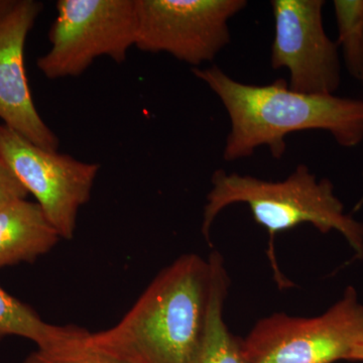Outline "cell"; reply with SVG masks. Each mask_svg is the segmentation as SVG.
I'll return each mask as SVG.
<instances>
[{"label": "cell", "mask_w": 363, "mask_h": 363, "mask_svg": "<svg viewBox=\"0 0 363 363\" xmlns=\"http://www.w3.org/2000/svg\"><path fill=\"white\" fill-rule=\"evenodd\" d=\"M192 72L228 114L224 161L247 159L260 147H269L274 159H283L286 136L300 131H326L346 149L363 142L362 99L296 92L283 79L267 85L247 84L217 66Z\"/></svg>", "instance_id": "cell-1"}, {"label": "cell", "mask_w": 363, "mask_h": 363, "mask_svg": "<svg viewBox=\"0 0 363 363\" xmlns=\"http://www.w3.org/2000/svg\"><path fill=\"white\" fill-rule=\"evenodd\" d=\"M213 283L209 257L181 255L118 323L93 336L133 363H192L206 329Z\"/></svg>", "instance_id": "cell-2"}, {"label": "cell", "mask_w": 363, "mask_h": 363, "mask_svg": "<svg viewBox=\"0 0 363 363\" xmlns=\"http://www.w3.org/2000/svg\"><path fill=\"white\" fill-rule=\"evenodd\" d=\"M203 211L202 234L210 243V233L222 210L243 203L253 219L269 235V257L279 285L286 286L274 257L277 235L310 224L322 234L336 231L343 236L358 259H363V223L345 212L328 179H318L306 164H298L285 180L267 181L250 175L217 169L211 179Z\"/></svg>", "instance_id": "cell-3"}, {"label": "cell", "mask_w": 363, "mask_h": 363, "mask_svg": "<svg viewBox=\"0 0 363 363\" xmlns=\"http://www.w3.org/2000/svg\"><path fill=\"white\" fill-rule=\"evenodd\" d=\"M362 343L363 304L350 286L319 316L274 313L259 320L242 350L247 363H334L355 362Z\"/></svg>", "instance_id": "cell-4"}, {"label": "cell", "mask_w": 363, "mask_h": 363, "mask_svg": "<svg viewBox=\"0 0 363 363\" xmlns=\"http://www.w3.org/2000/svg\"><path fill=\"white\" fill-rule=\"evenodd\" d=\"M51 48L38 59L45 78L78 77L94 60L123 63L138 33L136 0H59Z\"/></svg>", "instance_id": "cell-5"}, {"label": "cell", "mask_w": 363, "mask_h": 363, "mask_svg": "<svg viewBox=\"0 0 363 363\" xmlns=\"http://www.w3.org/2000/svg\"><path fill=\"white\" fill-rule=\"evenodd\" d=\"M247 0H136L135 47L189 65L212 62L230 44L229 21Z\"/></svg>", "instance_id": "cell-6"}, {"label": "cell", "mask_w": 363, "mask_h": 363, "mask_svg": "<svg viewBox=\"0 0 363 363\" xmlns=\"http://www.w3.org/2000/svg\"><path fill=\"white\" fill-rule=\"evenodd\" d=\"M0 157L35 198L61 240H73L79 210L90 200L100 164L42 149L4 124Z\"/></svg>", "instance_id": "cell-7"}, {"label": "cell", "mask_w": 363, "mask_h": 363, "mask_svg": "<svg viewBox=\"0 0 363 363\" xmlns=\"http://www.w3.org/2000/svg\"><path fill=\"white\" fill-rule=\"evenodd\" d=\"M324 0H272L271 65L285 69L291 90L335 95L341 85L340 52L325 30Z\"/></svg>", "instance_id": "cell-8"}, {"label": "cell", "mask_w": 363, "mask_h": 363, "mask_svg": "<svg viewBox=\"0 0 363 363\" xmlns=\"http://www.w3.org/2000/svg\"><path fill=\"white\" fill-rule=\"evenodd\" d=\"M42 9V2L20 0L0 21V118L33 145L58 152V136L35 108L25 68L26 40Z\"/></svg>", "instance_id": "cell-9"}, {"label": "cell", "mask_w": 363, "mask_h": 363, "mask_svg": "<svg viewBox=\"0 0 363 363\" xmlns=\"http://www.w3.org/2000/svg\"><path fill=\"white\" fill-rule=\"evenodd\" d=\"M60 240L37 202L20 200L0 211V267L33 262Z\"/></svg>", "instance_id": "cell-10"}, {"label": "cell", "mask_w": 363, "mask_h": 363, "mask_svg": "<svg viewBox=\"0 0 363 363\" xmlns=\"http://www.w3.org/2000/svg\"><path fill=\"white\" fill-rule=\"evenodd\" d=\"M229 277L223 262L214 264L213 294L204 335L192 363H247L242 338L233 335L224 321Z\"/></svg>", "instance_id": "cell-11"}, {"label": "cell", "mask_w": 363, "mask_h": 363, "mask_svg": "<svg viewBox=\"0 0 363 363\" xmlns=\"http://www.w3.org/2000/svg\"><path fill=\"white\" fill-rule=\"evenodd\" d=\"M86 329L47 323L35 310L6 293L0 286V339L18 336L35 343L38 348L50 347L82 335Z\"/></svg>", "instance_id": "cell-12"}, {"label": "cell", "mask_w": 363, "mask_h": 363, "mask_svg": "<svg viewBox=\"0 0 363 363\" xmlns=\"http://www.w3.org/2000/svg\"><path fill=\"white\" fill-rule=\"evenodd\" d=\"M23 363H133L86 331L78 337L30 352Z\"/></svg>", "instance_id": "cell-13"}, {"label": "cell", "mask_w": 363, "mask_h": 363, "mask_svg": "<svg viewBox=\"0 0 363 363\" xmlns=\"http://www.w3.org/2000/svg\"><path fill=\"white\" fill-rule=\"evenodd\" d=\"M338 48L348 73L359 81L363 52V0H335Z\"/></svg>", "instance_id": "cell-14"}, {"label": "cell", "mask_w": 363, "mask_h": 363, "mask_svg": "<svg viewBox=\"0 0 363 363\" xmlns=\"http://www.w3.org/2000/svg\"><path fill=\"white\" fill-rule=\"evenodd\" d=\"M28 195V191L18 177L0 157V211L14 202L26 199Z\"/></svg>", "instance_id": "cell-15"}, {"label": "cell", "mask_w": 363, "mask_h": 363, "mask_svg": "<svg viewBox=\"0 0 363 363\" xmlns=\"http://www.w3.org/2000/svg\"><path fill=\"white\" fill-rule=\"evenodd\" d=\"M20 0H0V21L18 6Z\"/></svg>", "instance_id": "cell-16"}, {"label": "cell", "mask_w": 363, "mask_h": 363, "mask_svg": "<svg viewBox=\"0 0 363 363\" xmlns=\"http://www.w3.org/2000/svg\"><path fill=\"white\" fill-rule=\"evenodd\" d=\"M355 362H363V343L357 351V360Z\"/></svg>", "instance_id": "cell-17"}, {"label": "cell", "mask_w": 363, "mask_h": 363, "mask_svg": "<svg viewBox=\"0 0 363 363\" xmlns=\"http://www.w3.org/2000/svg\"><path fill=\"white\" fill-rule=\"evenodd\" d=\"M360 82L363 83V52H362V74H360Z\"/></svg>", "instance_id": "cell-18"}]
</instances>
